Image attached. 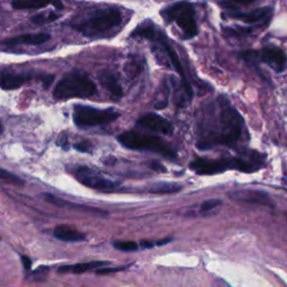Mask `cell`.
Returning a JSON list of instances; mask_svg holds the SVG:
<instances>
[{"label":"cell","mask_w":287,"mask_h":287,"mask_svg":"<svg viewBox=\"0 0 287 287\" xmlns=\"http://www.w3.org/2000/svg\"><path fill=\"white\" fill-rule=\"evenodd\" d=\"M53 236L56 239L66 242H78V241H83L85 239V236L81 234L80 231L75 230L74 228L70 226H57L53 231Z\"/></svg>","instance_id":"cell-20"},{"label":"cell","mask_w":287,"mask_h":287,"mask_svg":"<svg viewBox=\"0 0 287 287\" xmlns=\"http://www.w3.org/2000/svg\"><path fill=\"white\" fill-rule=\"evenodd\" d=\"M149 167L151 170L153 171H155V172H166V169L165 167L162 165L161 163H158V162H150L149 163Z\"/></svg>","instance_id":"cell-30"},{"label":"cell","mask_w":287,"mask_h":287,"mask_svg":"<svg viewBox=\"0 0 287 287\" xmlns=\"http://www.w3.org/2000/svg\"><path fill=\"white\" fill-rule=\"evenodd\" d=\"M58 18V15L51 13L48 14L47 16L45 14H40V15H36L31 17V21L35 24H44L46 21H53V20H56Z\"/></svg>","instance_id":"cell-26"},{"label":"cell","mask_w":287,"mask_h":287,"mask_svg":"<svg viewBox=\"0 0 287 287\" xmlns=\"http://www.w3.org/2000/svg\"><path fill=\"white\" fill-rule=\"evenodd\" d=\"M113 247L121 251H136L138 249V245L135 241H115Z\"/></svg>","instance_id":"cell-24"},{"label":"cell","mask_w":287,"mask_h":287,"mask_svg":"<svg viewBox=\"0 0 287 287\" xmlns=\"http://www.w3.org/2000/svg\"><path fill=\"white\" fill-rule=\"evenodd\" d=\"M118 142L123 147L134 150H148L165 156L166 158H175L176 151L164 139L149 134L129 131L118 136Z\"/></svg>","instance_id":"cell-5"},{"label":"cell","mask_w":287,"mask_h":287,"mask_svg":"<svg viewBox=\"0 0 287 287\" xmlns=\"http://www.w3.org/2000/svg\"><path fill=\"white\" fill-rule=\"evenodd\" d=\"M126 269V266H121V267H113V268H98L95 270L97 274L98 275H108V274H112V273H117V272H121V270Z\"/></svg>","instance_id":"cell-28"},{"label":"cell","mask_w":287,"mask_h":287,"mask_svg":"<svg viewBox=\"0 0 287 287\" xmlns=\"http://www.w3.org/2000/svg\"><path fill=\"white\" fill-rule=\"evenodd\" d=\"M231 163L232 170H237L243 173H253L265 166L266 156L258 153L256 150H247L240 155L232 157Z\"/></svg>","instance_id":"cell-9"},{"label":"cell","mask_w":287,"mask_h":287,"mask_svg":"<svg viewBox=\"0 0 287 287\" xmlns=\"http://www.w3.org/2000/svg\"><path fill=\"white\" fill-rule=\"evenodd\" d=\"M137 124L139 127L166 135V136H171L174 133L173 123L170 120H167L166 118L156 115V113H146V115L139 117Z\"/></svg>","instance_id":"cell-12"},{"label":"cell","mask_w":287,"mask_h":287,"mask_svg":"<svg viewBox=\"0 0 287 287\" xmlns=\"http://www.w3.org/2000/svg\"><path fill=\"white\" fill-rule=\"evenodd\" d=\"M122 21V14L117 8H100L90 13L84 20L72 24L73 29L86 37L104 35L116 28Z\"/></svg>","instance_id":"cell-3"},{"label":"cell","mask_w":287,"mask_h":287,"mask_svg":"<svg viewBox=\"0 0 287 287\" xmlns=\"http://www.w3.org/2000/svg\"><path fill=\"white\" fill-rule=\"evenodd\" d=\"M132 37H139V39H145L151 42H155L157 44H160L161 47H163V50L166 54V56L170 58V61L172 63L173 68H174L177 73L181 75L182 78V84L184 91H185V94L187 97V99L191 101L193 98V90L192 86L189 84L188 80L186 78L185 73H184V69L182 67V63L178 58L176 52L173 48L170 41L167 40V36L163 30H161L160 28H157V26L151 23L150 20H146L143 24H140L136 29H135L132 35Z\"/></svg>","instance_id":"cell-2"},{"label":"cell","mask_w":287,"mask_h":287,"mask_svg":"<svg viewBox=\"0 0 287 287\" xmlns=\"http://www.w3.org/2000/svg\"><path fill=\"white\" fill-rule=\"evenodd\" d=\"M222 204L221 200L218 199H212V200H207V201H204L201 207H200V212L205 214L210 212V211H212L213 209H215L216 207H219V205Z\"/></svg>","instance_id":"cell-25"},{"label":"cell","mask_w":287,"mask_h":287,"mask_svg":"<svg viewBox=\"0 0 287 287\" xmlns=\"http://www.w3.org/2000/svg\"><path fill=\"white\" fill-rule=\"evenodd\" d=\"M33 78H36L41 80L43 82V85L48 88L54 81V75L53 74H14V73H5L2 74V88L3 90H15L17 88H20L21 85H24L26 82H28L29 80Z\"/></svg>","instance_id":"cell-11"},{"label":"cell","mask_w":287,"mask_h":287,"mask_svg":"<svg viewBox=\"0 0 287 287\" xmlns=\"http://www.w3.org/2000/svg\"><path fill=\"white\" fill-rule=\"evenodd\" d=\"M246 127L240 113L224 95L213 104L204 107L198 121L199 149H211L215 146L237 147L245 140Z\"/></svg>","instance_id":"cell-1"},{"label":"cell","mask_w":287,"mask_h":287,"mask_svg":"<svg viewBox=\"0 0 287 287\" xmlns=\"http://www.w3.org/2000/svg\"><path fill=\"white\" fill-rule=\"evenodd\" d=\"M229 197L232 200H235V201L261 205H270V207H273L272 200H270L266 192L254 191V189H240V191L230 192Z\"/></svg>","instance_id":"cell-15"},{"label":"cell","mask_w":287,"mask_h":287,"mask_svg":"<svg viewBox=\"0 0 287 287\" xmlns=\"http://www.w3.org/2000/svg\"><path fill=\"white\" fill-rule=\"evenodd\" d=\"M259 52V61L264 62L276 72H283L287 68V58L285 53L276 46L264 47Z\"/></svg>","instance_id":"cell-13"},{"label":"cell","mask_w":287,"mask_h":287,"mask_svg":"<svg viewBox=\"0 0 287 287\" xmlns=\"http://www.w3.org/2000/svg\"><path fill=\"white\" fill-rule=\"evenodd\" d=\"M232 2L240 3V4H251L254 2V0H232Z\"/></svg>","instance_id":"cell-35"},{"label":"cell","mask_w":287,"mask_h":287,"mask_svg":"<svg viewBox=\"0 0 287 287\" xmlns=\"http://www.w3.org/2000/svg\"><path fill=\"white\" fill-rule=\"evenodd\" d=\"M99 82L102 85V88H105L109 92V94L113 100H119L122 97L123 91L121 85L119 84L117 78L113 74L109 72L102 73L99 77Z\"/></svg>","instance_id":"cell-19"},{"label":"cell","mask_w":287,"mask_h":287,"mask_svg":"<svg viewBox=\"0 0 287 287\" xmlns=\"http://www.w3.org/2000/svg\"><path fill=\"white\" fill-rule=\"evenodd\" d=\"M48 5H52L56 9H63L61 0H12L13 8L18 10L45 8Z\"/></svg>","instance_id":"cell-18"},{"label":"cell","mask_w":287,"mask_h":287,"mask_svg":"<svg viewBox=\"0 0 287 287\" xmlns=\"http://www.w3.org/2000/svg\"><path fill=\"white\" fill-rule=\"evenodd\" d=\"M51 35L46 33H40V34H25L15 36L13 39H9L4 41L3 43L5 45L8 46H16V45H41L44 44L47 41H50Z\"/></svg>","instance_id":"cell-17"},{"label":"cell","mask_w":287,"mask_h":287,"mask_svg":"<svg viewBox=\"0 0 287 287\" xmlns=\"http://www.w3.org/2000/svg\"><path fill=\"white\" fill-rule=\"evenodd\" d=\"M182 186L176 183H157L150 186L147 192L151 194H175L182 191Z\"/></svg>","instance_id":"cell-22"},{"label":"cell","mask_w":287,"mask_h":287,"mask_svg":"<svg viewBox=\"0 0 287 287\" xmlns=\"http://www.w3.org/2000/svg\"><path fill=\"white\" fill-rule=\"evenodd\" d=\"M58 144L62 146V147L64 148V149H68V139H67V137L66 136H61V138H59V140H58Z\"/></svg>","instance_id":"cell-33"},{"label":"cell","mask_w":287,"mask_h":287,"mask_svg":"<svg viewBox=\"0 0 287 287\" xmlns=\"http://www.w3.org/2000/svg\"><path fill=\"white\" fill-rule=\"evenodd\" d=\"M0 177H2L3 182H6L8 184H12V185H19L23 186L25 184V181L21 180L20 177H18L17 175H15L14 173H10L6 170H2L0 171Z\"/></svg>","instance_id":"cell-23"},{"label":"cell","mask_w":287,"mask_h":287,"mask_svg":"<svg viewBox=\"0 0 287 287\" xmlns=\"http://www.w3.org/2000/svg\"><path fill=\"white\" fill-rule=\"evenodd\" d=\"M97 93V85L88 75L81 71L67 73L56 83L53 97L58 100L90 98Z\"/></svg>","instance_id":"cell-4"},{"label":"cell","mask_w":287,"mask_h":287,"mask_svg":"<svg viewBox=\"0 0 287 287\" xmlns=\"http://www.w3.org/2000/svg\"><path fill=\"white\" fill-rule=\"evenodd\" d=\"M74 148L81 151V153H90L91 144L89 142H86V140H82V142L75 144Z\"/></svg>","instance_id":"cell-29"},{"label":"cell","mask_w":287,"mask_h":287,"mask_svg":"<svg viewBox=\"0 0 287 287\" xmlns=\"http://www.w3.org/2000/svg\"><path fill=\"white\" fill-rule=\"evenodd\" d=\"M107 262H88V263H81L75 265H66V266H61L58 268V273H74V274H83L89 270L100 268L106 266Z\"/></svg>","instance_id":"cell-21"},{"label":"cell","mask_w":287,"mask_h":287,"mask_svg":"<svg viewBox=\"0 0 287 287\" xmlns=\"http://www.w3.org/2000/svg\"><path fill=\"white\" fill-rule=\"evenodd\" d=\"M211 287H230V286H229L228 284H227L226 281L218 279V280H214V281H213L212 285H211Z\"/></svg>","instance_id":"cell-32"},{"label":"cell","mask_w":287,"mask_h":287,"mask_svg":"<svg viewBox=\"0 0 287 287\" xmlns=\"http://www.w3.org/2000/svg\"><path fill=\"white\" fill-rule=\"evenodd\" d=\"M251 28H245V27H235V28H225L224 33L229 36H243L251 33Z\"/></svg>","instance_id":"cell-27"},{"label":"cell","mask_w":287,"mask_h":287,"mask_svg":"<svg viewBox=\"0 0 287 287\" xmlns=\"http://www.w3.org/2000/svg\"><path fill=\"white\" fill-rule=\"evenodd\" d=\"M21 262L24 264V268L26 270H29L31 267V259L28 256H21Z\"/></svg>","instance_id":"cell-31"},{"label":"cell","mask_w":287,"mask_h":287,"mask_svg":"<svg viewBox=\"0 0 287 287\" xmlns=\"http://www.w3.org/2000/svg\"><path fill=\"white\" fill-rule=\"evenodd\" d=\"M154 245H155V243L151 242V241H143L142 242V247L143 248H153Z\"/></svg>","instance_id":"cell-34"},{"label":"cell","mask_w":287,"mask_h":287,"mask_svg":"<svg viewBox=\"0 0 287 287\" xmlns=\"http://www.w3.org/2000/svg\"><path fill=\"white\" fill-rule=\"evenodd\" d=\"M161 14L163 15L166 21L175 23L186 39H193L198 35L199 29L196 20V9L192 4L187 2L173 4L166 7Z\"/></svg>","instance_id":"cell-6"},{"label":"cell","mask_w":287,"mask_h":287,"mask_svg":"<svg viewBox=\"0 0 287 287\" xmlns=\"http://www.w3.org/2000/svg\"><path fill=\"white\" fill-rule=\"evenodd\" d=\"M270 15H272V8H269V7L257 8V9L251 10V12H247V13L239 12V10H231V12H229L230 17L242 20L248 24L258 23V21L264 20L265 18L270 17Z\"/></svg>","instance_id":"cell-16"},{"label":"cell","mask_w":287,"mask_h":287,"mask_svg":"<svg viewBox=\"0 0 287 287\" xmlns=\"http://www.w3.org/2000/svg\"><path fill=\"white\" fill-rule=\"evenodd\" d=\"M43 198H44L46 202L55 205V207H58V208H64V209L72 210V211H78V212H85V213H91V214H95V215H107L108 214L105 210H101V209L94 208V207H89V205H84V204H77V203L70 202L68 201V200L61 199L50 193H44L43 194Z\"/></svg>","instance_id":"cell-14"},{"label":"cell","mask_w":287,"mask_h":287,"mask_svg":"<svg viewBox=\"0 0 287 287\" xmlns=\"http://www.w3.org/2000/svg\"><path fill=\"white\" fill-rule=\"evenodd\" d=\"M74 176L84 186L100 192H115L118 191L119 183L109 178H106L98 173L93 172L85 166H79L74 170Z\"/></svg>","instance_id":"cell-8"},{"label":"cell","mask_w":287,"mask_h":287,"mask_svg":"<svg viewBox=\"0 0 287 287\" xmlns=\"http://www.w3.org/2000/svg\"><path fill=\"white\" fill-rule=\"evenodd\" d=\"M120 113L115 109H98L89 106H74L73 120L78 127H95L110 123L119 118Z\"/></svg>","instance_id":"cell-7"},{"label":"cell","mask_w":287,"mask_h":287,"mask_svg":"<svg viewBox=\"0 0 287 287\" xmlns=\"http://www.w3.org/2000/svg\"><path fill=\"white\" fill-rule=\"evenodd\" d=\"M189 169L194 171L199 175H215L224 173L228 170H232V163L230 160H211V158H198L191 162Z\"/></svg>","instance_id":"cell-10"}]
</instances>
